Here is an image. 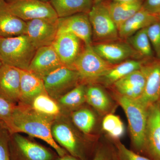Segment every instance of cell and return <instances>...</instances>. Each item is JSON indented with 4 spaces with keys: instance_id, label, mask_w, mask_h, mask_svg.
Here are the masks:
<instances>
[{
    "instance_id": "43",
    "label": "cell",
    "mask_w": 160,
    "mask_h": 160,
    "mask_svg": "<svg viewBox=\"0 0 160 160\" xmlns=\"http://www.w3.org/2000/svg\"><path fill=\"white\" fill-rule=\"evenodd\" d=\"M158 103H159V105L160 109V101H159V102H158Z\"/></svg>"
},
{
    "instance_id": "8",
    "label": "cell",
    "mask_w": 160,
    "mask_h": 160,
    "mask_svg": "<svg viewBox=\"0 0 160 160\" xmlns=\"http://www.w3.org/2000/svg\"><path fill=\"white\" fill-rule=\"evenodd\" d=\"M47 94L56 100L74 88L81 82L75 69L62 66L42 79Z\"/></svg>"
},
{
    "instance_id": "36",
    "label": "cell",
    "mask_w": 160,
    "mask_h": 160,
    "mask_svg": "<svg viewBox=\"0 0 160 160\" xmlns=\"http://www.w3.org/2000/svg\"><path fill=\"white\" fill-rule=\"evenodd\" d=\"M142 7L150 14L160 15V0H144Z\"/></svg>"
},
{
    "instance_id": "27",
    "label": "cell",
    "mask_w": 160,
    "mask_h": 160,
    "mask_svg": "<svg viewBox=\"0 0 160 160\" xmlns=\"http://www.w3.org/2000/svg\"><path fill=\"white\" fill-rule=\"evenodd\" d=\"M86 84L80 83L58 99L62 111H74L86 102Z\"/></svg>"
},
{
    "instance_id": "19",
    "label": "cell",
    "mask_w": 160,
    "mask_h": 160,
    "mask_svg": "<svg viewBox=\"0 0 160 160\" xmlns=\"http://www.w3.org/2000/svg\"><path fill=\"white\" fill-rule=\"evenodd\" d=\"M20 97L19 103L30 106L37 97L47 93L44 82L42 79L28 70L20 69Z\"/></svg>"
},
{
    "instance_id": "24",
    "label": "cell",
    "mask_w": 160,
    "mask_h": 160,
    "mask_svg": "<svg viewBox=\"0 0 160 160\" xmlns=\"http://www.w3.org/2000/svg\"><path fill=\"white\" fill-rule=\"evenodd\" d=\"M49 3L58 18L88 13L94 5L93 0H50Z\"/></svg>"
},
{
    "instance_id": "14",
    "label": "cell",
    "mask_w": 160,
    "mask_h": 160,
    "mask_svg": "<svg viewBox=\"0 0 160 160\" xmlns=\"http://www.w3.org/2000/svg\"><path fill=\"white\" fill-rule=\"evenodd\" d=\"M58 31L70 32L79 38L85 46H92V29L88 13L58 18Z\"/></svg>"
},
{
    "instance_id": "3",
    "label": "cell",
    "mask_w": 160,
    "mask_h": 160,
    "mask_svg": "<svg viewBox=\"0 0 160 160\" xmlns=\"http://www.w3.org/2000/svg\"><path fill=\"white\" fill-rule=\"evenodd\" d=\"M116 96L126 113L133 148L138 153H143L145 152L148 107L138 100L118 94Z\"/></svg>"
},
{
    "instance_id": "6",
    "label": "cell",
    "mask_w": 160,
    "mask_h": 160,
    "mask_svg": "<svg viewBox=\"0 0 160 160\" xmlns=\"http://www.w3.org/2000/svg\"><path fill=\"white\" fill-rule=\"evenodd\" d=\"M88 16L92 29V40L98 43L118 41L120 38L118 29L105 1L94 3Z\"/></svg>"
},
{
    "instance_id": "25",
    "label": "cell",
    "mask_w": 160,
    "mask_h": 160,
    "mask_svg": "<svg viewBox=\"0 0 160 160\" xmlns=\"http://www.w3.org/2000/svg\"><path fill=\"white\" fill-rule=\"evenodd\" d=\"M86 101L101 114H108L112 109V101L107 92L93 83L86 86Z\"/></svg>"
},
{
    "instance_id": "7",
    "label": "cell",
    "mask_w": 160,
    "mask_h": 160,
    "mask_svg": "<svg viewBox=\"0 0 160 160\" xmlns=\"http://www.w3.org/2000/svg\"><path fill=\"white\" fill-rule=\"evenodd\" d=\"M112 66L93 50L92 46H85L75 62L73 69L79 75L82 83L91 84Z\"/></svg>"
},
{
    "instance_id": "4",
    "label": "cell",
    "mask_w": 160,
    "mask_h": 160,
    "mask_svg": "<svg viewBox=\"0 0 160 160\" xmlns=\"http://www.w3.org/2000/svg\"><path fill=\"white\" fill-rule=\"evenodd\" d=\"M37 50L26 34L0 38V60L3 64L28 70Z\"/></svg>"
},
{
    "instance_id": "15",
    "label": "cell",
    "mask_w": 160,
    "mask_h": 160,
    "mask_svg": "<svg viewBox=\"0 0 160 160\" xmlns=\"http://www.w3.org/2000/svg\"><path fill=\"white\" fill-rule=\"evenodd\" d=\"M64 66L52 45L37 49L28 70L43 79L50 72Z\"/></svg>"
},
{
    "instance_id": "1",
    "label": "cell",
    "mask_w": 160,
    "mask_h": 160,
    "mask_svg": "<svg viewBox=\"0 0 160 160\" xmlns=\"http://www.w3.org/2000/svg\"><path fill=\"white\" fill-rule=\"evenodd\" d=\"M54 120L38 113L30 106L19 103L10 119L3 125L10 134L26 133L44 141L54 149L58 156L62 157L68 153L52 137L51 128Z\"/></svg>"
},
{
    "instance_id": "38",
    "label": "cell",
    "mask_w": 160,
    "mask_h": 160,
    "mask_svg": "<svg viewBox=\"0 0 160 160\" xmlns=\"http://www.w3.org/2000/svg\"><path fill=\"white\" fill-rule=\"evenodd\" d=\"M119 1V2H121V1H131V0H93L94 3H97L98 2H103V1Z\"/></svg>"
},
{
    "instance_id": "11",
    "label": "cell",
    "mask_w": 160,
    "mask_h": 160,
    "mask_svg": "<svg viewBox=\"0 0 160 160\" xmlns=\"http://www.w3.org/2000/svg\"><path fill=\"white\" fill-rule=\"evenodd\" d=\"M82 42L70 32L58 31L52 45L63 66L73 69L75 62L83 49L81 46Z\"/></svg>"
},
{
    "instance_id": "18",
    "label": "cell",
    "mask_w": 160,
    "mask_h": 160,
    "mask_svg": "<svg viewBox=\"0 0 160 160\" xmlns=\"http://www.w3.org/2000/svg\"><path fill=\"white\" fill-rule=\"evenodd\" d=\"M146 80L142 94L138 100L148 107L160 101V60L145 65Z\"/></svg>"
},
{
    "instance_id": "23",
    "label": "cell",
    "mask_w": 160,
    "mask_h": 160,
    "mask_svg": "<svg viewBox=\"0 0 160 160\" xmlns=\"http://www.w3.org/2000/svg\"><path fill=\"white\" fill-rule=\"evenodd\" d=\"M144 65L142 62L136 59H129L112 66L98 79L96 82L104 86H112L116 82L122 78L130 72L140 69Z\"/></svg>"
},
{
    "instance_id": "17",
    "label": "cell",
    "mask_w": 160,
    "mask_h": 160,
    "mask_svg": "<svg viewBox=\"0 0 160 160\" xmlns=\"http://www.w3.org/2000/svg\"><path fill=\"white\" fill-rule=\"evenodd\" d=\"M20 69L2 64L0 66V96L11 102H19Z\"/></svg>"
},
{
    "instance_id": "30",
    "label": "cell",
    "mask_w": 160,
    "mask_h": 160,
    "mask_svg": "<svg viewBox=\"0 0 160 160\" xmlns=\"http://www.w3.org/2000/svg\"><path fill=\"white\" fill-rule=\"evenodd\" d=\"M102 129L113 141L119 140L125 132V126L119 117L111 113L104 117Z\"/></svg>"
},
{
    "instance_id": "44",
    "label": "cell",
    "mask_w": 160,
    "mask_h": 160,
    "mask_svg": "<svg viewBox=\"0 0 160 160\" xmlns=\"http://www.w3.org/2000/svg\"><path fill=\"white\" fill-rule=\"evenodd\" d=\"M158 17H159V20L160 21V15Z\"/></svg>"
},
{
    "instance_id": "20",
    "label": "cell",
    "mask_w": 160,
    "mask_h": 160,
    "mask_svg": "<svg viewBox=\"0 0 160 160\" xmlns=\"http://www.w3.org/2000/svg\"><path fill=\"white\" fill-rule=\"evenodd\" d=\"M27 23L15 15L6 6H0V38H8L26 34Z\"/></svg>"
},
{
    "instance_id": "32",
    "label": "cell",
    "mask_w": 160,
    "mask_h": 160,
    "mask_svg": "<svg viewBox=\"0 0 160 160\" xmlns=\"http://www.w3.org/2000/svg\"><path fill=\"white\" fill-rule=\"evenodd\" d=\"M147 34L157 57L160 60V21L147 28Z\"/></svg>"
},
{
    "instance_id": "5",
    "label": "cell",
    "mask_w": 160,
    "mask_h": 160,
    "mask_svg": "<svg viewBox=\"0 0 160 160\" xmlns=\"http://www.w3.org/2000/svg\"><path fill=\"white\" fill-rule=\"evenodd\" d=\"M9 149L11 160H56L58 156L18 133L9 135Z\"/></svg>"
},
{
    "instance_id": "33",
    "label": "cell",
    "mask_w": 160,
    "mask_h": 160,
    "mask_svg": "<svg viewBox=\"0 0 160 160\" xmlns=\"http://www.w3.org/2000/svg\"><path fill=\"white\" fill-rule=\"evenodd\" d=\"M9 131L0 122V160H11L9 149Z\"/></svg>"
},
{
    "instance_id": "39",
    "label": "cell",
    "mask_w": 160,
    "mask_h": 160,
    "mask_svg": "<svg viewBox=\"0 0 160 160\" xmlns=\"http://www.w3.org/2000/svg\"><path fill=\"white\" fill-rule=\"evenodd\" d=\"M112 160H119L118 159L116 153L115 149L114 147H113V155H112Z\"/></svg>"
},
{
    "instance_id": "35",
    "label": "cell",
    "mask_w": 160,
    "mask_h": 160,
    "mask_svg": "<svg viewBox=\"0 0 160 160\" xmlns=\"http://www.w3.org/2000/svg\"><path fill=\"white\" fill-rule=\"evenodd\" d=\"M113 146L100 145L96 148L92 160H112Z\"/></svg>"
},
{
    "instance_id": "31",
    "label": "cell",
    "mask_w": 160,
    "mask_h": 160,
    "mask_svg": "<svg viewBox=\"0 0 160 160\" xmlns=\"http://www.w3.org/2000/svg\"><path fill=\"white\" fill-rule=\"evenodd\" d=\"M114 144L116 153L119 160H153L128 149L119 140L114 141Z\"/></svg>"
},
{
    "instance_id": "29",
    "label": "cell",
    "mask_w": 160,
    "mask_h": 160,
    "mask_svg": "<svg viewBox=\"0 0 160 160\" xmlns=\"http://www.w3.org/2000/svg\"><path fill=\"white\" fill-rule=\"evenodd\" d=\"M126 40L140 57L149 58L153 56V50L147 34V28L137 32Z\"/></svg>"
},
{
    "instance_id": "28",
    "label": "cell",
    "mask_w": 160,
    "mask_h": 160,
    "mask_svg": "<svg viewBox=\"0 0 160 160\" xmlns=\"http://www.w3.org/2000/svg\"><path fill=\"white\" fill-rule=\"evenodd\" d=\"M71 119L74 126L86 135L92 132L97 121L93 112L85 108H79L72 111Z\"/></svg>"
},
{
    "instance_id": "10",
    "label": "cell",
    "mask_w": 160,
    "mask_h": 160,
    "mask_svg": "<svg viewBox=\"0 0 160 160\" xmlns=\"http://www.w3.org/2000/svg\"><path fill=\"white\" fill-rule=\"evenodd\" d=\"M26 23V35L37 49L52 45L58 31V18L38 19Z\"/></svg>"
},
{
    "instance_id": "9",
    "label": "cell",
    "mask_w": 160,
    "mask_h": 160,
    "mask_svg": "<svg viewBox=\"0 0 160 160\" xmlns=\"http://www.w3.org/2000/svg\"><path fill=\"white\" fill-rule=\"evenodd\" d=\"M6 6L12 13L26 22L58 18L50 3L38 0H12L6 2Z\"/></svg>"
},
{
    "instance_id": "34",
    "label": "cell",
    "mask_w": 160,
    "mask_h": 160,
    "mask_svg": "<svg viewBox=\"0 0 160 160\" xmlns=\"http://www.w3.org/2000/svg\"><path fill=\"white\" fill-rule=\"evenodd\" d=\"M16 105L0 96V122L6 124L9 121Z\"/></svg>"
},
{
    "instance_id": "2",
    "label": "cell",
    "mask_w": 160,
    "mask_h": 160,
    "mask_svg": "<svg viewBox=\"0 0 160 160\" xmlns=\"http://www.w3.org/2000/svg\"><path fill=\"white\" fill-rule=\"evenodd\" d=\"M52 134L55 141L69 154L81 160H89L92 146L79 135L65 117L60 116L53 121Z\"/></svg>"
},
{
    "instance_id": "26",
    "label": "cell",
    "mask_w": 160,
    "mask_h": 160,
    "mask_svg": "<svg viewBox=\"0 0 160 160\" xmlns=\"http://www.w3.org/2000/svg\"><path fill=\"white\" fill-rule=\"evenodd\" d=\"M30 106L38 113L52 120L62 115V110L58 103L47 93L37 97Z\"/></svg>"
},
{
    "instance_id": "40",
    "label": "cell",
    "mask_w": 160,
    "mask_h": 160,
    "mask_svg": "<svg viewBox=\"0 0 160 160\" xmlns=\"http://www.w3.org/2000/svg\"><path fill=\"white\" fill-rule=\"evenodd\" d=\"M5 2H5V0H0V6L2 5L3 3H5Z\"/></svg>"
},
{
    "instance_id": "41",
    "label": "cell",
    "mask_w": 160,
    "mask_h": 160,
    "mask_svg": "<svg viewBox=\"0 0 160 160\" xmlns=\"http://www.w3.org/2000/svg\"><path fill=\"white\" fill-rule=\"evenodd\" d=\"M38 1H42V2H49L50 0H38Z\"/></svg>"
},
{
    "instance_id": "16",
    "label": "cell",
    "mask_w": 160,
    "mask_h": 160,
    "mask_svg": "<svg viewBox=\"0 0 160 160\" xmlns=\"http://www.w3.org/2000/svg\"><path fill=\"white\" fill-rule=\"evenodd\" d=\"M146 80L145 65L140 69L130 72L112 85L118 94L138 99L142 94Z\"/></svg>"
},
{
    "instance_id": "37",
    "label": "cell",
    "mask_w": 160,
    "mask_h": 160,
    "mask_svg": "<svg viewBox=\"0 0 160 160\" xmlns=\"http://www.w3.org/2000/svg\"><path fill=\"white\" fill-rule=\"evenodd\" d=\"M56 160H81L77 158L72 156L71 155L67 153L63 156H58Z\"/></svg>"
},
{
    "instance_id": "22",
    "label": "cell",
    "mask_w": 160,
    "mask_h": 160,
    "mask_svg": "<svg viewBox=\"0 0 160 160\" xmlns=\"http://www.w3.org/2000/svg\"><path fill=\"white\" fill-rule=\"evenodd\" d=\"M144 0L128 1H105L112 18L118 29L142 6Z\"/></svg>"
},
{
    "instance_id": "13",
    "label": "cell",
    "mask_w": 160,
    "mask_h": 160,
    "mask_svg": "<svg viewBox=\"0 0 160 160\" xmlns=\"http://www.w3.org/2000/svg\"><path fill=\"white\" fill-rule=\"evenodd\" d=\"M117 41L97 43L92 46L100 57L112 66L139 57L129 43Z\"/></svg>"
},
{
    "instance_id": "12",
    "label": "cell",
    "mask_w": 160,
    "mask_h": 160,
    "mask_svg": "<svg viewBox=\"0 0 160 160\" xmlns=\"http://www.w3.org/2000/svg\"><path fill=\"white\" fill-rule=\"evenodd\" d=\"M152 159L160 160V109L158 102L148 107L145 152Z\"/></svg>"
},
{
    "instance_id": "42",
    "label": "cell",
    "mask_w": 160,
    "mask_h": 160,
    "mask_svg": "<svg viewBox=\"0 0 160 160\" xmlns=\"http://www.w3.org/2000/svg\"><path fill=\"white\" fill-rule=\"evenodd\" d=\"M2 62H1V60H0V66H2Z\"/></svg>"
},
{
    "instance_id": "21",
    "label": "cell",
    "mask_w": 160,
    "mask_h": 160,
    "mask_svg": "<svg viewBox=\"0 0 160 160\" xmlns=\"http://www.w3.org/2000/svg\"><path fill=\"white\" fill-rule=\"evenodd\" d=\"M158 21V17L150 14L142 7L119 28V37L123 39H127L137 32L147 28Z\"/></svg>"
}]
</instances>
